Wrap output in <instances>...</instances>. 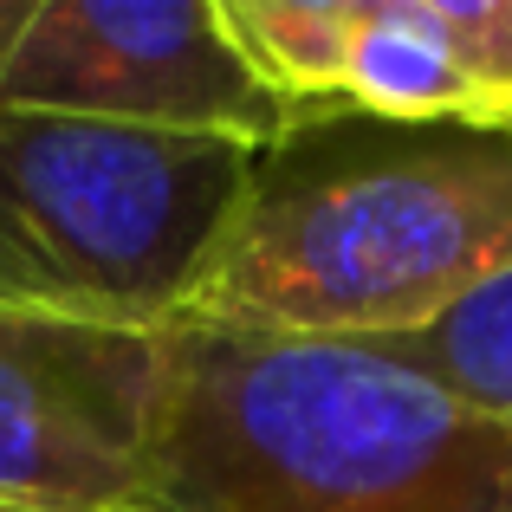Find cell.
I'll return each mask as SVG.
<instances>
[{
    "label": "cell",
    "instance_id": "8992f818",
    "mask_svg": "<svg viewBox=\"0 0 512 512\" xmlns=\"http://www.w3.org/2000/svg\"><path fill=\"white\" fill-rule=\"evenodd\" d=\"M163 331L0 312V506H143L163 409Z\"/></svg>",
    "mask_w": 512,
    "mask_h": 512
},
{
    "label": "cell",
    "instance_id": "5b68a950",
    "mask_svg": "<svg viewBox=\"0 0 512 512\" xmlns=\"http://www.w3.org/2000/svg\"><path fill=\"white\" fill-rule=\"evenodd\" d=\"M0 104L253 150L292 124V104L234 46L221 0H33L0 72Z\"/></svg>",
    "mask_w": 512,
    "mask_h": 512
},
{
    "label": "cell",
    "instance_id": "3957f363",
    "mask_svg": "<svg viewBox=\"0 0 512 512\" xmlns=\"http://www.w3.org/2000/svg\"><path fill=\"white\" fill-rule=\"evenodd\" d=\"M253 143L0 104V312L163 331L188 312Z\"/></svg>",
    "mask_w": 512,
    "mask_h": 512
},
{
    "label": "cell",
    "instance_id": "7a4b0ae2",
    "mask_svg": "<svg viewBox=\"0 0 512 512\" xmlns=\"http://www.w3.org/2000/svg\"><path fill=\"white\" fill-rule=\"evenodd\" d=\"M137 512H512V422L370 344L169 325Z\"/></svg>",
    "mask_w": 512,
    "mask_h": 512
},
{
    "label": "cell",
    "instance_id": "277c9868",
    "mask_svg": "<svg viewBox=\"0 0 512 512\" xmlns=\"http://www.w3.org/2000/svg\"><path fill=\"white\" fill-rule=\"evenodd\" d=\"M221 20L292 117L512 124V0H221Z\"/></svg>",
    "mask_w": 512,
    "mask_h": 512
},
{
    "label": "cell",
    "instance_id": "6da1fadb",
    "mask_svg": "<svg viewBox=\"0 0 512 512\" xmlns=\"http://www.w3.org/2000/svg\"><path fill=\"white\" fill-rule=\"evenodd\" d=\"M512 273V124L299 111L175 325L383 344Z\"/></svg>",
    "mask_w": 512,
    "mask_h": 512
},
{
    "label": "cell",
    "instance_id": "ba28073f",
    "mask_svg": "<svg viewBox=\"0 0 512 512\" xmlns=\"http://www.w3.org/2000/svg\"><path fill=\"white\" fill-rule=\"evenodd\" d=\"M26 13H33V0H0V72H7V52H13V39H20Z\"/></svg>",
    "mask_w": 512,
    "mask_h": 512
},
{
    "label": "cell",
    "instance_id": "52a82bcc",
    "mask_svg": "<svg viewBox=\"0 0 512 512\" xmlns=\"http://www.w3.org/2000/svg\"><path fill=\"white\" fill-rule=\"evenodd\" d=\"M370 350L435 376L441 389H454V396L512 422V273H500L467 305H454L441 325L415 331V338H383Z\"/></svg>",
    "mask_w": 512,
    "mask_h": 512
},
{
    "label": "cell",
    "instance_id": "9c48e42d",
    "mask_svg": "<svg viewBox=\"0 0 512 512\" xmlns=\"http://www.w3.org/2000/svg\"><path fill=\"white\" fill-rule=\"evenodd\" d=\"M0 512H26V506H0Z\"/></svg>",
    "mask_w": 512,
    "mask_h": 512
}]
</instances>
